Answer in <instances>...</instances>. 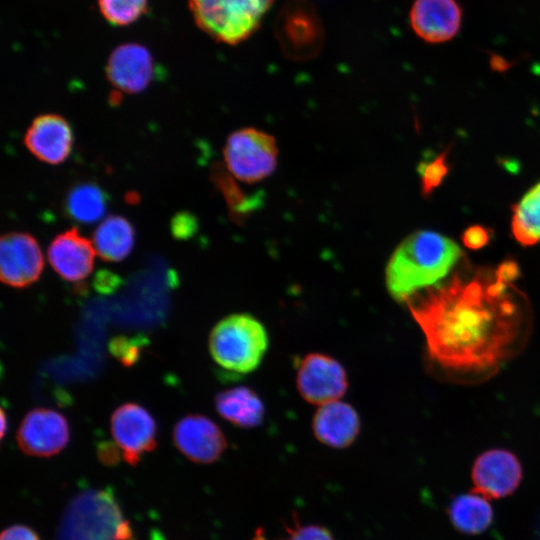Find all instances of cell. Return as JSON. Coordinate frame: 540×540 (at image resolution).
I'll return each mask as SVG.
<instances>
[{"label":"cell","mask_w":540,"mask_h":540,"mask_svg":"<svg viewBox=\"0 0 540 540\" xmlns=\"http://www.w3.org/2000/svg\"><path fill=\"white\" fill-rule=\"evenodd\" d=\"M361 421L356 409L342 400L319 406L312 419L316 439L329 447L342 449L358 437Z\"/></svg>","instance_id":"18"},{"label":"cell","mask_w":540,"mask_h":540,"mask_svg":"<svg viewBox=\"0 0 540 540\" xmlns=\"http://www.w3.org/2000/svg\"><path fill=\"white\" fill-rule=\"evenodd\" d=\"M55 540H133V534L113 493L89 489L69 503Z\"/></svg>","instance_id":"3"},{"label":"cell","mask_w":540,"mask_h":540,"mask_svg":"<svg viewBox=\"0 0 540 540\" xmlns=\"http://www.w3.org/2000/svg\"><path fill=\"white\" fill-rule=\"evenodd\" d=\"M66 418L50 408L29 411L17 431L20 449L28 455L50 457L59 453L69 441Z\"/></svg>","instance_id":"11"},{"label":"cell","mask_w":540,"mask_h":540,"mask_svg":"<svg viewBox=\"0 0 540 540\" xmlns=\"http://www.w3.org/2000/svg\"><path fill=\"white\" fill-rule=\"evenodd\" d=\"M223 155L227 169L236 179L254 184L275 171L278 146L271 134L245 127L228 136Z\"/></svg>","instance_id":"6"},{"label":"cell","mask_w":540,"mask_h":540,"mask_svg":"<svg viewBox=\"0 0 540 540\" xmlns=\"http://www.w3.org/2000/svg\"><path fill=\"white\" fill-rule=\"evenodd\" d=\"M197 230V221L188 212L176 214L171 221V231L177 239H187Z\"/></svg>","instance_id":"28"},{"label":"cell","mask_w":540,"mask_h":540,"mask_svg":"<svg viewBox=\"0 0 540 540\" xmlns=\"http://www.w3.org/2000/svg\"><path fill=\"white\" fill-rule=\"evenodd\" d=\"M103 18L114 26H127L146 13L147 0H97Z\"/></svg>","instance_id":"24"},{"label":"cell","mask_w":540,"mask_h":540,"mask_svg":"<svg viewBox=\"0 0 540 540\" xmlns=\"http://www.w3.org/2000/svg\"><path fill=\"white\" fill-rule=\"evenodd\" d=\"M447 511L454 528L469 535L486 531L494 517L488 499L474 490L455 496L450 501Z\"/></svg>","instance_id":"20"},{"label":"cell","mask_w":540,"mask_h":540,"mask_svg":"<svg viewBox=\"0 0 540 540\" xmlns=\"http://www.w3.org/2000/svg\"><path fill=\"white\" fill-rule=\"evenodd\" d=\"M409 21L412 30L428 43H443L457 35L462 10L456 0H414Z\"/></svg>","instance_id":"15"},{"label":"cell","mask_w":540,"mask_h":540,"mask_svg":"<svg viewBox=\"0 0 540 540\" xmlns=\"http://www.w3.org/2000/svg\"><path fill=\"white\" fill-rule=\"evenodd\" d=\"M296 387L306 402L321 406L341 400L348 390L349 379L337 359L322 352H311L297 362Z\"/></svg>","instance_id":"8"},{"label":"cell","mask_w":540,"mask_h":540,"mask_svg":"<svg viewBox=\"0 0 540 540\" xmlns=\"http://www.w3.org/2000/svg\"><path fill=\"white\" fill-rule=\"evenodd\" d=\"M107 207V196L103 189L92 182L74 186L66 195L64 210L72 219L90 224L102 218Z\"/></svg>","instance_id":"23"},{"label":"cell","mask_w":540,"mask_h":540,"mask_svg":"<svg viewBox=\"0 0 540 540\" xmlns=\"http://www.w3.org/2000/svg\"><path fill=\"white\" fill-rule=\"evenodd\" d=\"M287 540H334L332 534L319 525H295L288 528Z\"/></svg>","instance_id":"27"},{"label":"cell","mask_w":540,"mask_h":540,"mask_svg":"<svg viewBox=\"0 0 540 540\" xmlns=\"http://www.w3.org/2000/svg\"><path fill=\"white\" fill-rule=\"evenodd\" d=\"M173 441L187 459L203 464L218 460L227 448V440L220 427L200 414L181 418L173 429Z\"/></svg>","instance_id":"13"},{"label":"cell","mask_w":540,"mask_h":540,"mask_svg":"<svg viewBox=\"0 0 540 540\" xmlns=\"http://www.w3.org/2000/svg\"><path fill=\"white\" fill-rule=\"evenodd\" d=\"M192 17L215 41L236 45L259 28L275 0H187Z\"/></svg>","instance_id":"5"},{"label":"cell","mask_w":540,"mask_h":540,"mask_svg":"<svg viewBox=\"0 0 540 540\" xmlns=\"http://www.w3.org/2000/svg\"><path fill=\"white\" fill-rule=\"evenodd\" d=\"M6 431V416L5 411L1 410V438L4 437Z\"/></svg>","instance_id":"32"},{"label":"cell","mask_w":540,"mask_h":540,"mask_svg":"<svg viewBox=\"0 0 540 540\" xmlns=\"http://www.w3.org/2000/svg\"><path fill=\"white\" fill-rule=\"evenodd\" d=\"M145 342L143 337L117 336L111 339L109 350L123 365L131 366L138 361Z\"/></svg>","instance_id":"26"},{"label":"cell","mask_w":540,"mask_h":540,"mask_svg":"<svg viewBox=\"0 0 540 540\" xmlns=\"http://www.w3.org/2000/svg\"><path fill=\"white\" fill-rule=\"evenodd\" d=\"M44 260L36 239L25 232H10L0 240L1 281L14 288H26L36 282Z\"/></svg>","instance_id":"12"},{"label":"cell","mask_w":540,"mask_h":540,"mask_svg":"<svg viewBox=\"0 0 540 540\" xmlns=\"http://www.w3.org/2000/svg\"><path fill=\"white\" fill-rule=\"evenodd\" d=\"M99 455L104 463L114 464L118 459L116 448L110 444H103L99 449Z\"/></svg>","instance_id":"31"},{"label":"cell","mask_w":540,"mask_h":540,"mask_svg":"<svg viewBox=\"0 0 540 540\" xmlns=\"http://www.w3.org/2000/svg\"><path fill=\"white\" fill-rule=\"evenodd\" d=\"M0 540H40L37 533L25 525H12L4 529Z\"/></svg>","instance_id":"30"},{"label":"cell","mask_w":540,"mask_h":540,"mask_svg":"<svg viewBox=\"0 0 540 540\" xmlns=\"http://www.w3.org/2000/svg\"><path fill=\"white\" fill-rule=\"evenodd\" d=\"M253 540H266L265 535L262 531L258 530L255 534Z\"/></svg>","instance_id":"33"},{"label":"cell","mask_w":540,"mask_h":540,"mask_svg":"<svg viewBox=\"0 0 540 540\" xmlns=\"http://www.w3.org/2000/svg\"><path fill=\"white\" fill-rule=\"evenodd\" d=\"M275 35L283 51L297 59L315 55L323 45L324 27L309 0H288L275 19Z\"/></svg>","instance_id":"7"},{"label":"cell","mask_w":540,"mask_h":540,"mask_svg":"<svg viewBox=\"0 0 540 540\" xmlns=\"http://www.w3.org/2000/svg\"><path fill=\"white\" fill-rule=\"evenodd\" d=\"M219 415L240 428H255L265 417V405L257 392L248 386L220 391L215 396Z\"/></svg>","instance_id":"19"},{"label":"cell","mask_w":540,"mask_h":540,"mask_svg":"<svg viewBox=\"0 0 540 540\" xmlns=\"http://www.w3.org/2000/svg\"><path fill=\"white\" fill-rule=\"evenodd\" d=\"M134 238L132 224L122 216L112 215L97 226L93 234V246L101 259L118 262L129 255Z\"/></svg>","instance_id":"21"},{"label":"cell","mask_w":540,"mask_h":540,"mask_svg":"<svg viewBox=\"0 0 540 540\" xmlns=\"http://www.w3.org/2000/svg\"><path fill=\"white\" fill-rule=\"evenodd\" d=\"M523 477L518 457L506 450L494 448L480 454L471 470L473 490L487 499H500L511 495Z\"/></svg>","instance_id":"9"},{"label":"cell","mask_w":540,"mask_h":540,"mask_svg":"<svg viewBox=\"0 0 540 540\" xmlns=\"http://www.w3.org/2000/svg\"><path fill=\"white\" fill-rule=\"evenodd\" d=\"M93 243L75 228L58 234L48 248V260L54 271L64 280H84L94 266Z\"/></svg>","instance_id":"17"},{"label":"cell","mask_w":540,"mask_h":540,"mask_svg":"<svg viewBox=\"0 0 540 540\" xmlns=\"http://www.w3.org/2000/svg\"><path fill=\"white\" fill-rule=\"evenodd\" d=\"M208 345L213 360L224 370L247 374L262 363L269 336L264 324L254 315L234 313L215 324Z\"/></svg>","instance_id":"4"},{"label":"cell","mask_w":540,"mask_h":540,"mask_svg":"<svg viewBox=\"0 0 540 540\" xmlns=\"http://www.w3.org/2000/svg\"><path fill=\"white\" fill-rule=\"evenodd\" d=\"M463 257L459 245L431 230L405 237L385 267V285L391 297L405 303L414 294L438 285Z\"/></svg>","instance_id":"2"},{"label":"cell","mask_w":540,"mask_h":540,"mask_svg":"<svg viewBox=\"0 0 540 540\" xmlns=\"http://www.w3.org/2000/svg\"><path fill=\"white\" fill-rule=\"evenodd\" d=\"M154 60L150 51L139 43L117 46L110 54L105 73L109 82L121 92L138 93L154 77Z\"/></svg>","instance_id":"14"},{"label":"cell","mask_w":540,"mask_h":540,"mask_svg":"<svg viewBox=\"0 0 540 540\" xmlns=\"http://www.w3.org/2000/svg\"><path fill=\"white\" fill-rule=\"evenodd\" d=\"M72 131L68 122L57 114L36 117L28 127L24 144L40 161L60 164L72 149Z\"/></svg>","instance_id":"16"},{"label":"cell","mask_w":540,"mask_h":540,"mask_svg":"<svg viewBox=\"0 0 540 540\" xmlns=\"http://www.w3.org/2000/svg\"><path fill=\"white\" fill-rule=\"evenodd\" d=\"M156 423L150 413L136 403H125L111 416V433L124 460L136 465L144 453L156 447Z\"/></svg>","instance_id":"10"},{"label":"cell","mask_w":540,"mask_h":540,"mask_svg":"<svg viewBox=\"0 0 540 540\" xmlns=\"http://www.w3.org/2000/svg\"><path fill=\"white\" fill-rule=\"evenodd\" d=\"M448 170L447 152H443L433 160L422 164L419 167L422 194L428 196L438 188L448 174Z\"/></svg>","instance_id":"25"},{"label":"cell","mask_w":540,"mask_h":540,"mask_svg":"<svg viewBox=\"0 0 540 540\" xmlns=\"http://www.w3.org/2000/svg\"><path fill=\"white\" fill-rule=\"evenodd\" d=\"M518 276L517 263L505 260L493 270L454 273L407 299L430 358L457 372L493 371L503 364L528 328V306L514 284Z\"/></svg>","instance_id":"1"},{"label":"cell","mask_w":540,"mask_h":540,"mask_svg":"<svg viewBox=\"0 0 540 540\" xmlns=\"http://www.w3.org/2000/svg\"><path fill=\"white\" fill-rule=\"evenodd\" d=\"M461 239L467 248L477 250L488 244L490 234L486 227L473 225L464 230Z\"/></svg>","instance_id":"29"},{"label":"cell","mask_w":540,"mask_h":540,"mask_svg":"<svg viewBox=\"0 0 540 540\" xmlns=\"http://www.w3.org/2000/svg\"><path fill=\"white\" fill-rule=\"evenodd\" d=\"M511 231L523 246L540 243V182L512 207Z\"/></svg>","instance_id":"22"}]
</instances>
